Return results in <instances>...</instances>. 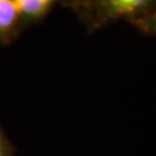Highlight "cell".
<instances>
[{
	"mask_svg": "<svg viewBox=\"0 0 156 156\" xmlns=\"http://www.w3.org/2000/svg\"><path fill=\"white\" fill-rule=\"evenodd\" d=\"M138 24L142 30H145L146 33L155 34L156 35V13L151 16L144 17L142 20H140Z\"/></svg>",
	"mask_w": 156,
	"mask_h": 156,
	"instance_id": "obj_4",
	"label": "cell"
},
{
	"mask_svg": "<svg viewBox=\"0 0 156 156\" xmlns=\"http://www.w3.org/2000/svg\"><path fill=\"white\" fill-rule=\"evenodd\" d=\"M20 17L26 20H37L46 14L55 0H14Z\"/></svg>",
	"mask_w": 156,
	"mask_h": 156,
	"instance_id": "obj_3",
	"label": "cell"
},
{
	"mask_svg": "<svg viewBox=\"0 0 156 156\" xmlns=\"http://www.w3.org/2000/svg\"><path fill=\"white\" fill-rule=\"evenodd\" d=\"M151 0H101V7L108 16L133 14L145 7Z\"/></svg>",
	"mask_w": 156,
	"mask_h": 156,
	"instance_id": "obj_2",
	"label": "cell"
},
{
	"mask_svg": "<svg viewBox=\"0 0 156 156\" xmlns=\"http://www.w3.org/2000/svg\"><path fill=\"white\" fill-rule=\"evenodd\" d=\"M0 156H12L9 145L6 140L5 135L0 131Z\"/></svg>",
	"mask_w": 156,
	"mask_h": 156,
	"instance_id": "obj_5",
	"label": "cell"
},
{
	"mask_svg": "<svg viewBox=\"0 0 156 156\" xmlns=\"http://www.w3.org/2000/svg\"><path fill=\"white\" fill-rule=\"evenodd\" d=\"M20 20L14 0H0V42H9Z\"/></svg>",
	"mask_w": 156,
	"mask_h": 156,
	"instance_id": "obj_1",
	"label": "cell"
}]
</instances>
